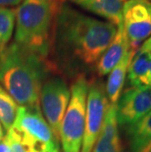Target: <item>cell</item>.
<instances>
[{"label":"cell","instance_id":"7","mask_svg":"<svg viewBox=\"0 0 151 152\" xmlns=\"http://www.w3.org/2000/svg\"><path fill=\"white\" fill-rule=\"evenodd\" d=\"M12 128L38 144L53 149H60V141L44 119L39 106H20Z\"/></svg>","mask_w":151,"mask_h":152},{"label":"cell","instance_id":"4","mask_svg":"<svg viewBox=\"0 0 151 152\" xmlns=\"http://www.w3.org/2000/svg\"><path fill=\"white\" fill-rule=\"evenodd\" d=\"M89 82L85 75L74 79L71 98L60 129L62 152H81L85 129V111Z\"/></svg>","mask_w":151,"mask_h":152},{"label":"cell","instance_id":"20","mask_svg":"<svg viewBox=\"0 0 151 152\" xmlns=\"http://www.w3.org/2000/svg\"><path fill=\"white\" fill-rule=\"evenodd\" d=\"M0 152H11L10 144L6 135L0 140Z\"/></svg>","mask_w":151,"mask_h":152},{"label":"cell","instance_id":"25","mask_svg":"<svg viewBox=\"0 0 151 152\" xmlns=\"http://www.w3.org/2000/svg\"><path fill=\"white\" fill-rule=\"evenodd\" d=\"M1 50H2V46H1V44H0V54H1Z\"/></svg>","mask_w":151,"mask_h":152},{"label":"cell","instance_id":"17","mask_svg":"<svg viewBox=\"0 0 151 152\" xmlns=\"http://www.w3.org/2000/svg\"><path fill=\"white\" fill-rule=\"evenodd\" d=\"M131 149H134L151 137V111L128 128Z\"/></svg>","mask_w":151,"mask_h":152},{"label":"cell","instance_id":"19","mask_svg":"<svg viewBox=\"0 0 151 152\" xmlns=\"http://www.w3.org/2000/svg\"><path fill=\"white\" fill-rule=\"evenodd\" d=\"M131 152H151V137L136 148L131 149Z\"/></svg>","mask_w":151,"mask_h":152},{"label":"cell","instance_id":"23","mask_svg":"<svg viewBox=\"0 0 151 152\" xmlns=\"http://www.w3.org/2000/svg\"><path fill=\"white\" fill-rule=\"evenodd\" d=\"M149 86L151 87V61H150V67H149Z\"/></svg>","mask_w":151,"mask_h":152},{"label":"cell","instance_id":"13","mask_svg":"<svg viewBox=\"0 0 151 152\" xmlns=\"http://www.w3.org/2000/svg\"><path fill=\"white\" fill-rule=\"evenodd\" d=\"M151 53L142 44L136 50L128 69V80L131 87L149 86Z\"/></svg>","mask_w":151,"mask_h":152},{"label":"cell","instance_id":"26","mask_svg":"<svg viewBox=\"0 0 151 152\" xmlns=\"http://www.w3.org/2000/svg\"><path fill=\"white\" fill-rule=\"evenodd\" d=\"M1 138H2V137H0V140H1Z\"/></svg>","mask_w":151,"mask_h":152},{"label":"cell","instance_id":"14","mask_svg":"<svg viewBox=\"0 0 151 152\" xmlns=\"http://www.w3.org/2000/svg\"><path fill=\"white\" fill-rule=\"evenodd\" d=\"M134 52H136L134 50H128L127 54L123 57V59L109 73L107 83L105 85V90L110 104L116 105L120 98L128 74V65L133 59Z\"/></svg>","mask_w":151,"mask_h":152},{"label":"cell","instance_id":"16","mask_svg":"<svg viewBox=\"0 0 151 152\" xmlns=\"http://www.w3.org/2000/svg\"><path fill=\"white\" fill-rule=\"evenodd\" d=\"M17 102L0 85V122L6 131L12 129L18 113Z\"/></svg>","mask_w":151,"mask_h":152},{"label":"cell","instance_id":"9","mask_svg":"<svg viewBox=\"0 0 151 152\" xmlns=\"http://www.w3.org/2000/svg\"><path fill=\"white\" fill-rule=\"evenodd\" d=\"M118 124L131 127L151 111V87H131L122 93L117 104Z\"/></svg>","mask_w":151,"mask_h":152},{"label":"cell","instance_id":"6","mask_svg":"<svg viewBox=\"0 0 151 152\" xmlns=\"http://www.w3.org/2000/svg\"><path fill=\"white\" fill-rule=\"evenodd\" d=\"M110 105L105 86L99 80L89 82L85 111V129L81 152H91L100 134L107 109Z\"/></svg>","mask_w":151,"mask_h":152},{"label":"cell","instance_id":"22","mask_svg":"<svg viewBox=\"0 0 151 152\" xmlns=\"http://www.w3.org/2000/svg\"><path fill=\"white\" fill-rule=\"evenodd\" d=\"M143 45L145 46L146 49L148 50L149 52L151 53V35H150V37H149L148 38H147L146 41H144V42H143Z\"/></svg>","mask_w":151,"mask_h":152},{"label":"cell","instance_id":"1","mask_svg":"<svg viewBox=\"0 0 151 152\" xmlns=\"http://www.w3.org/2000/svg\"><path fill=\"white\" fill-rule=\"evenodd\" d=\"M116 33L113 24L86 16L64 2L54 22L51 62L68 77L85 75L96 67Z\"/></svg>","mask_w":151,"mask_h":152},{"label":"cell","instance_id":"10","mask_svg":"<svg viewBox=\"0 0 151 152\" xmlns=\"http://www.w3.org/2000/svg\"><path fill=\"white\" fill-rule=\"evenodd\" d=\"M131 49L130 41L125 31L123 21L117 26V33L109 44L107 49L102 54L96 64V72L100 77L106 76L113 70V68L123 59V57Z\"/></svg>","mask_w":151,"mask_h":152},{"label":"cell","instance_id":"15","mask_svg":"<svg viewBox=\"0 0 151 152\" xmlns=\"http://www.w3.org/2000/svg\"><path fill=\"white\" fill-rule=\"evenodd\" d=\"M6 137L10 144L11 152H61V149H53L28 140L13 128L7 132Z\"/></svg>","mask_w":151,"mask_h":152},{"label":"cell","instance_id":"12","mask_svg":"<svg viewBox=\"0 0 151 152\" xmlns=\"http://www.w3.org/2000/svg\"><path fill=\"white\" fill-rule=\"evenodd\" d=\"M70 1L86 11L106 19L109 23L116 27L123 21L122 0H70Z\"/></svg>","mask_w":151,"mask_h":152},{"label":"cell","instance_id":"21","mask_svg":"<svg viewBox=\"0 0 151 152\" xmlns=\"http://www.w3.org/2000/svg\"><path fill=\"white\" fill-rule=\"evenodd\" d=\"M24 0H0V7H8V6L20 5Z\"/></svg>","mask_w":151,"mask_h":152},{"label":"cell","instance_id":"24","mask_svg":"<svg viewBox=\"0 0 151 152\" xmlns=\"http://www.w3.org/2000/svg\"><path fill=\"white\" fill-rule=\"evenodd\" d=\"M0 137H3V130L1 128V125H0Z\"/></svg>","mask_w":151,"mask_h":152},{"label":"cell","instance_id":"3","mask_svg":"<svg viewBox=\"0 0 151 152\" xmlns=\"http://www.w3.org/2000/svg\"><path fill=\"white\" fill-rule=\"evenodd\" d=\"M64 0H24L16 9L15 42L49 58L54 22Z\"/></svg>","mask_w":151,"mask_h":152},{"label":"cell","instance_id":"2","mask_svg":"<svg viewBox=\"0 0 151 152\" xmlns=\"http://www.w3.org/2000/svg\"><path fill=\"white\" fill-rule=\"evenodd\" d=\"M54 72L49 58L15 41L1 50L0 85L22 107L39 106L40 89Z\"/></svg>","mask_w":151,"mask_h":152},{"label":"cell","instance_id":"8","mask_svg":"<svg viewBox=\"0 0 151 152\" xmlns=\"http://www.w3.org/2000/svg\"><path fill=\"white\" fill-rule=\"evenodd\" d=\"M123 25L131 49L151 35V2L149 0H128L123 4Z\"/></svg>","mask_w":151,"mask_h":152},{"label":"cell","instance_id":"18","mask_svg":"<svg viewBox=\"0 0 151 152\" xmlns=\"http://www.w3.org/2000/svg\"><path fill=\"white\" fill-rule=\"evenodd\" d=\"M16 24V13L11 8L0 7V44L2 49L10 41Z\"/></svg>","mask_w":151,"mask_h":152},{"label":"cell","instance_id":"5","mask_svg":"<svg viewBox=\"0 0 151 152\" xmlns=\"http://www.w3.org/2000/svg\"><path fill=\"white\" fill-rule=\"evenodd\" d=\"M71 98V89L65 79L52 74L44 82L40 89L39 105L44 119L60 141V129L62 120Z\"/></svg>","mask_w":151,"mask_h":152},{"label":"cell","instance_id":"11","mask_svg":"<svg viewBox=\"0 0 151 152\" xmlns=\"http://www.w3.org/2000/svg\"><path fill=\"white\" fill-rule=\"evenodd\" d=\"M93 152H123V145L119 134L116 105H109Z\"/></svg>","mask_w":151,"mask_h":152}]
</instances>
